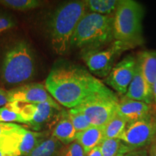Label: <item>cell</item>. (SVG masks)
Here are the masks:
<instances>
[{"label":"cell","mask_w":156,"mask_h":156,"mask_svg":"<svg viewBox=\"0 0 156 156\" xmlns=\"http://www.w3.org/2000/svg\"><path fill=\"white\" fill-rule=\"evenodd\" d=\"M45 87L60 106L69 109L108 89L103 82L85 67L66 61L54 64Z\"/></svg>","instance_id":"6da1fadb"},{"label":"cell","mask_w":156,"mask_h":156,"mask_svg":"<svg viewBox=\"0 0 156 156\" xmlns=\"http://www.w3.org/2000/svg\"><path fill=\"white\" fill-rule=\"evenodd\" d=\"M87 9L85 1H69L60 4L48 15L45 32L51 48L57 55H64L71 49L74 32Z\"/></svg>","instance_id":"7a4b0ae2"},{"label":"cell","mask_w":156,"mask_h":156,"mask_svg":"<svg viewBox=\"0 0 156 156\" xmlns=\"http://www.w3.org/2000/svg\"><path fill=\"white\" fill-rule=\"evenodd\" d=\"M35 51L25 39L15 40L7 46L0 64V78L8 86H15L30 80L36 73Z\"/></svg>","instance_id":"3957f363"},{"label":"cell","mask_w":156,"mask_h":156,"mask_svg":"<svg viewBox=\"0 0 156 156\" xmlns=\"http://www.w3.org/2000/svg\"><path fill=\"white\" fill-rule=\"evenodd\" d=\"M114 15L87 12L76 27L71 40V48L81 52L101 48L114 41L113 33Z\"/></svg>","instance_id":"277c9868"},{"label":"cell","mask_w":156,"mask_h":156,"mask_svg":"<svg viewBox=\"0 0 156 156\" xmlns=\"http://www.w3.org/2000/svg\"><path fill=\"white\" fill-rule=\"evenodd\" d=\"M143 16L144 9L141 4L133 0H119L113 21L114 40L133 47L142 44Z\"/></svg>","instance_id":"5b68a950"},{"label":"cell","mask_w":156,"mask_h":156,"mask_svg":"<svg viewBox=\"0 0 156 156\" xmlns=\"http://www.w3.org/2000/svg\"><path fill=\"white\" fill-rule=\"evenodd\" d=\"M119 99L108 88L73 108L85 115L91 125L104 126L118 113Z\"/></svg>","instance_id":"8992f818"},{"label":"cell","mask_w":156,"mask_h":156,"mask_svg":"<svg viewBox=\"0 0 156 156\" xmlns=\"http://www.w3.org/2000/svg\"><path fill=\"white\" fill-rule=\"evenodd\" d=\"M133 48L131 45L114 40L104 47L81 52V57L92 75L106 78L116 64L117 58L124 51Z\"/></svg>","instance_id":"52a82bcc"},{"label":"cell","mask_w":156,"mask_h":156,"mask_svg":"<svg viewBox=\"0 0 156 156\" xmlns=\"http://www.w3.org/2000/svg\"><path fill=\"white\" fill-rule=\"evenodd\" d=\"M46 135V132L30 131L18 125L0 136V151L8 156H27Z\"/></svg>","instance_id":"ba28073f"},{"label":"cell","mask_w":156,"mask_h":156,"mask_svg":"<svg viewBox=\"0 0 156 156\" xmlns=\"http://www.w3.org/2000/svg\"><path fill=\"white\" fill-rule=\"evenodd\" d=\"M118 139L131 151L151 145L156 140L155 111L144 118L127 123Z\"/></svg>","instance_id":"9c48e42d"},{"label":"cell","mask_w":156,"mask_h":156,"mask_svg":"<svg viewBox=\"0 0 156 156\" xmlns=\"http://www.w3.org/2000/svg\"><path fill=\"white\" fill-rule=\"evenodd\" d=\"M20 114L26 124L30 126L33 129L38 132L43 126L51 122L54 118H58L62 111L48 103H41L37 104L19 102Z\"/></svg>","instance_id":"30bf717a"},{"label":"cell","mask_w":156,"mask_h":156,"mask_svg":"<svg viewBox=\"0 0 156 156\" xmlns=\"http://www.w3.org/2000/svg\"><path fill=\"white\" fill-rule=\"evenodd\" d=\"M136 68V56L128 55L116 63L109 75L105 78V83L120 95H124L133 79Z\"/></svg>","instance_id":"8fae6325"},{"label":"cell","mask_w":156,"mask_h":156,"mask_svg":"<svg viewBox=\"0 0 156 156\" xmlns=\"http://www.w3.org/2000/svg\"><path fill=\"white\" fill-rule=\"evenodd\" d=\"M8 94L10 102L17 101L32 104L48 103L58 108H62L41 83H32L19 85L8 90Z\"/></svg>","instance_id":"7c38bea8"},{"label":"cell","mask_w":156,"mask_h":156,"mask_svg":"<svg viewBox=\"0 0 156 156\" xmlns=\"http://www.w3.org/2000/svg\"><path fill=\"white\" fill-rule=\"evenodd\" d=\"M155 111L153 105L132 100L122 95L119 101L118 114L129 123L147 116Z\"/></svg>","instance_id":"4fadbf2b"},{"label":"cell","mask_w":156,"mask_h":156,"mask_svg":"<svg viewBox=\"0 0 156 156\" xmlns=\"http://www.w3.org/2000/svg\"><path fill=\"white\" fill-rule=\"evenodd\" d=\"M124 96L132 100L153 105V91L142 75L137 63L135 74Z\"/></svg>","instance_id":"5bb4252c"},{"label":"cell","mask_w":156,"mask_h":156,"mask_svg":"<svg viewBox=\"0 0 156 156\" xmlns=\"http://www.w3.org/2000/svg\"><path fill=\"white\" fill-rule=\"evenodd\" d=\"M77 132L69 120L67 111L60 113L57 122L52 131L51 136L60 142L62 145H67L76 140Z\"/></svg>","instance_id":"9a60e30c"},{"label":"cell","mask_w":156,"mask_h":156,"mask_svg":"<svg viewBox=\"0 0 156 156\" xmlns=\"http://www.w3.org/2000/svg\"><path fill=\"white\" fill-rule=\"evenodd\" d=\"M136 57L142 75L153 91V84L156 80V50L142 51Z\"/></svg>","instance_id":"2e32d148"},{"label":"cell","mask_w":156,"mask_h":156,"mask_svg":"<svg viewBox=\"0 0 156 156\" xmlns=\"http://www.w3.org/2000/svg\"><path fill=\"white\" fill-rule=\"evenodd\" d=\"M103 140V126H91L83 132H77L76 135V141L80 144L87 154L94 147L100 145Z\"/></svg>","instance_id":"e0dca14e"},{"label":"cell","mask_w":156,"mask_h":156,"mask_svg":"<svg viewBox=\"0 0 156 156\" xmlns=\"http://www.w3.org/2000/svg\"><path fill=\"white\" fill-rule=\"evenodd\" d=\"M63 145L51 136L41 141L27 156H57Z\"/></svg>","instance_id":"ac0fdd59"},{"label":"cell","mask_w":156,"mask_h":156,"mask_svg":"<svg viewBox=\"0 0 156 156\" xmlns=\"http://www.w3.org/2000/svg\"><path fill=\"white\" fill-rule=\"evenodd\" d=\"M85 3L90 12L113 16L118 6L119 0H87Z\"/></svg>","instance_id":"d6986e66"},{"label":"cell","mask_w":156,"mask_h":156,"mask_svg":"<svg viewBox=\"0 0 156 156\" xmlns=\"http://www.w3.org/2000/svg\"><path fill=\"white\" fill-rule=\"evenodd\" d=\"M0 122L2 123H21L26 124L20 114L19 102L13 101L0 108Z\"/></svg>","instance_id":"ffe728a7"},{"label":"cell","mask_w":156,"mask_h":156,"mask_svg":"<svg viewBox=\"0 0 156 156\" xmlns=\"http://www.w3.org/2000/svg\"><path fill=\"white\" fill-rule=\"evenodd\" d=\"M126 121L116 114L103 126L104 139H118L125 129Z\"/></svg>","instance_id":"44dd1931"},{"label":"cell","mask_w":156,"mask_h":156,"mask_svg":"<svg viewBox=\"0 0 156 156\" xmlns=\"http://www.w3.org/2000/svg\"><path fill=\"white\" fill-rule=\"evenodd\" d=\"M39 0H0V5L16 11L25 12L35 9L44 5Z\"/></svg>","instance_id":"7402d4cb"},{"label":"cell","mask_w":156,"mask_h":156,"mask_svg":"<svg viewBox=\"0 0 156 156\" xmlns=\"http://www.w3.org/2000/svg\"><path fill=\"white\" fill-rule=\"evenodd\" d=\"M99 146L103 156H116L126 147L119 139H104Z\"/></svg>","instance_id":"603a6c76"},{"label":"cell","mask_w":156,"mask_h":156,"mask_svg":"<svg viewBox=\"0 0 156 156\" xmlns=\"http://www.w3.org/2000/svg\"><path fill=\"white\" fill-rule=\"evenodd\" d=\"M67 113L69 120L71 121L77 133L83 132L92 126L87 117L75 108H70L67 111Z\"/></svg>","instance_id":"cb8c5ba5"},{"label":"cell","mask_w":156,"mask_h":156,"mask_svg":"<svg viewBox=\"0 0 156 156\" xmlns=\"http://www.w3.org/2000/svg\"><path fill=\"white\" fill-rule=\"evenodd\" d=\"M57 156H87V153L80 144L75 140L67 145L62 146Z\"/></svg>","instance_id":"d4e9b609"},{"label":"cell","mask_w":156,"mask_h":156,"mask_svg":"<svg viewBox=\"0 0 156 156\" xmlns=\"http://www.w3.org/2000/svg\"><path fill=\"white\" fill-rule=\"evenodd\" d=\"M17 25L15 17L6 12H0V36L12 30Z\"/></svg>","instance_id":"484cf974"},{"label":"cell","mask_w":156,"mask_h":156,"mask_svg":"<svg viewBox=\"0 0 156 156\" xmlns=\"http://www.w3.org/2000/svg\"><path fill=\"white\" fill-rule=\"evenodd\" d=\"M10 102L9 99L8 90L0 87V108L5 106L6 104Z\"/></svg>","instance_id":"4316f807"},{"label":"cell","mask_w":156,"mask_h":156,"mask_svg":"<svg viewBox=\"0 0 156 156\" xmlns=\"http://www.w3.org/2000/svg\"><path fill=\"white\" fill-rule=\"evenodd\" d=\"M19 124H14V123H2L0 122V136L6 133L9 130L16 128Z\"/></svg>","instance_id":"83f0119b"},{"label":"cell","mask_w":156,"mask_h":156,"mask_svg":"<svg viewBox=\"0 0 156 156\" xmlns=\"http://www.w3.org/2000/svg\"><path fill=\"white\" fill-rule=\"evenodd\" d=\"M124 156H149L147 153V151H144V150H141V151H130L125 154Z\"/></svg>","instance_id":"f1b7e54d"},{"label":"cell","mask_w":156,"mask_h":156,"mask_svg":"<svg viewBox=\"0 0 156 156\" xmlns=\"http://www.w3.org/2000/svg\"><path fill=\"white\" fill-rule=\"evenodd\" d=\"M87 156H103L102 153H101V151L100 146H97L91 150L87 154Z\"/></svg>","instance_id":"f546056e"},{"label":"cell","mask_w":156,"mask_h":156,"mask_svg":"<svg viewBox=\"0 0 156 156\" xmlns=\"http://www.w3.org/2000/svg\"><path fill=\"white\" fill-rule=\"evenodd\" d=\"M148 155L156 156V140L154 142H153V143L151 145V148H150Z\"/></svg>","instance_id":"4dcf8cb0"},{"label":"cell","mask_w":156,"mask_h":156,"mask_svg":"<svg viewBox=\"0 0 156 156\" xmlns=\"http://www.w3.org/2000/svg\"><path fill=\"white\" fill-rule=\"evenodd\" d=\"M153 106L155 109V112L156 114V80L153 84Z\"/></svg>","instance_id":"1f68e13d"},{"label":"cell","mask_w":156,"mask_h":156,"mask_svg":"<svg viewBox=\"0 0 156 156\" xmlns=\"http://www.w3.org/2000/svg\"><path fill=\"white\" fill-rule=\"evenodd\" d=\"M131 151H130V149L126 145V147L124 148V149L122 150V151L120 152L118 154V155H117L116 156H124L125 155V154H126L127 153H129V152H130Z\"/></svg>","instance_id":"d6a6232c"},{"label":"cell","mask_w":156,"mask_h":156,"mask_svg":"<svg viewBox=\"0 0 156 156\" xmlns=\"http://www.w3.org/2000/svg\"><path fill=\"white\" fill-rule=\"evenodd\" d=\"M0 156H8V155H5V154H3L2 153L1 151H0Z\"/></svg>","instance_id":"836d02e7"}]
</instances>
